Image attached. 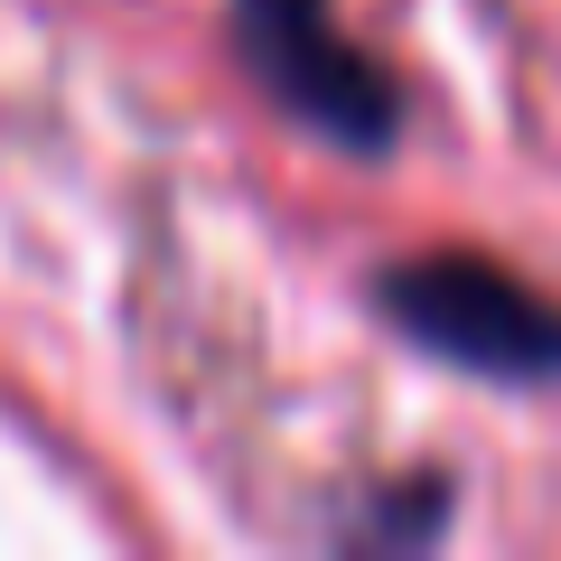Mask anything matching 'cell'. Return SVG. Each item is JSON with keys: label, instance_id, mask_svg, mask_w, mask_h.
Listing matches in <instances>:
<instances>
[{"label": "cell", "instance_id": "1", "mask_svg": "<svg viewBox=\"0 0 561 561\" xmlns=\"http://www.w3.org/2000/svg\"><path fill=\"white\" fill-rule=\"evenodd\" d=\"M375 309L421 346L486 383H561V300L486 253H421L375 280Z\"/></svg>", "mask_w": 561, "mask_h": 561}, {"label": "cell", "instance_id": "2", "mask_svg": "<svg viewBox=\"0 0 561 561\" xmlns=\"http://www.w3.org/2000/svg\"><path fill=\"white\" fill-rule=\"evenodd\" d=\"M234 47L280 113H300L319 140L383 160L402 131V94L375 57L337 28V0H234Z\"/></svg>", "mask_w": 561, "mask_h": 561}, {"label": "cell", "instance_id": "3", "mask_svg": "<svg viewBox=\"0 0 561 561\" xmlns=\"http://www.w3.org/2000/svg\"><path fill=\"white\" fill-rule=\"evenodd\" d=\"M440 524H449V486L412 478V486H383V496L346 524V542H356V552H421V542H440Z\"/></svg>", "mask_w": 561, "mask_h": 561}]
</instances>
